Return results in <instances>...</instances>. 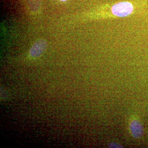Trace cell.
<instances>
[{"label":"cell","instance_id":"cell-1","mask_svg":"<svg viewBox=\"0 0 148 148\" xmlns=\"http://www.w3.org/2000/svg\"><path fill=\"white\" fill-rule=\"evenodd\" d=\"M139 9L138 3L130 1H122L112 5L111 13L115 16L123 18L136 13Z\"/></svg>","mask_w":148,"mask_h":148},{"label":"cell","instance_id":"cell-2","mask_svg":"<svg viewBox=\"0 0 148 148\" xmlns=\"http://www.w3.org/2000/svg\"><path fill=\"white\" fill-rule=\"evenodd\" d=\"M129 130L131 136L135 139L143 137L144 128L139 117L134 115L131 117L129 122Z\"/></svg>","mask_w":148,"mask_h":148},{"label":"cell","instance_id":"cell-3","mask_svg":"<svg viewBox=\"0 0 148 148\" xmlns=\"http://www.w3.org/2000/svg\"><path fill=\"white\" fill-rule=\"evenodd\" d=\"M47 42L45 40H40L33 44L29 51V54L32 58H36L40 57L47 48Z\"/></svg>","mask_w":148,"mask_h":148},{"label":"cell","instance_id":"cell-4","mask_svg":"<svg viewBox=\"0 0 148 148\" xmlns=\"http://www.w3.org/2000/svg\"><path fill=\"white\" fill-rule=\"evenodd\" d=\"M109 147L110 148H121V145L115 142H112L109 144Z\"/></svg>","mask_w":148,"mask_h":148},{"label":"cell","instance_id":"cell-5","mask_svg":"<svg viewBox=\"0 0 148 148\" xmlns=\"http://www.w3.org/2000/svg\"><path fill=\"white\" fill-rule=\"evenodd\" d=\"M60 1H66V0H60Z\"/></svg>","mask_w":148,"mask_h":148}]
</instances>
